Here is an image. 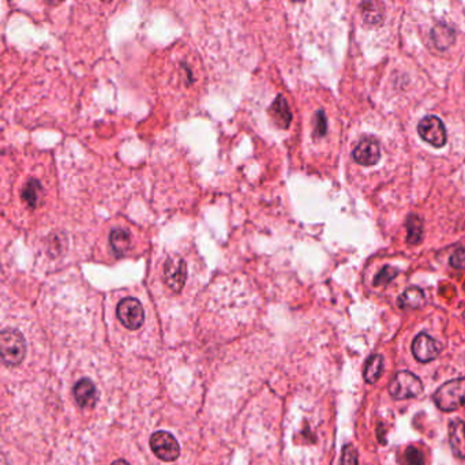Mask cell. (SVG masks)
Returning <instances> with one entry per match:
<instances>
[{"instance_id": "6da1fadb", "label": "cell", "mask_w": 465, "mask_h": 465, "mask_svg": "<svg viewBox=\"0 0 465 465\" xmlns=\"http://www.w3.org/2000/svg\"><path fill=\"white\" fill-rule=\"evenodd\" d=\"M434 403L444 411L452 412L465 405V378L447 381L434 393Z\"/></svg>"}, {"instance_id": "7a4b0ae2", "label": "cell", "mask_w": 465, "mask_h": 465, "mask_svg": "<svg viewBox=\"0 0 465 465\" xmlns=\"http://www.w3.org/2000/svg\"><path fill=\"white\" fill-rule=\"evenodd\" d=\"M1 359L7 366L22 363L26 354V343L18 330L4 329L0 334Z\"/></svg>"}, {"instance_id": "3957f363", "label": "cell", "mask_w": 465, "mask_h": 465, "mask_svg": "<svg viewBox=\"0 0 465 465\" xmlns=\"http://www.w3.org/2000/svg\"><path fill=\"white\" fill-rule=\"evenodd\" d=\"M389 393L396 400L413 399L423 393V384L413 373L400 371L389 385Z\"/></svg>"}, {"instance_id": "277c9868", "label": "cell", "mask_w": 465, "mask_h": 465, "mask_svg": "<svg viewBox=\"0 0 465 465\" xmlns=\"http://www.w3.org/2000/svg\"><path fill=\"white\" fill-rule=\"evenodd\" d=\"M418 133L423 141L434 147H442L447 142L445 124L438 116L428 115L418 124Z\"/></svg>"}, {"instance_id": "5b68a950", "label": "cell", "mask_w": 465, "mask_h": 465, "mask_svg": "<svg viewBox=\"0 0 465 465\" xmlns=\"http://www.w3.org/2000/svg\"><path fill=\"white\" fill-rule=\"evenodd\" d=\"M162 279L169 289L176 294L181 292L187 279V265L184 260L178 255L168 257L164 262Z\"/></svg>"}, {"instance_id": "8992f818", "label": "cell", "mask_w": 465, "mask_h": 465, "mask_svg": "<svg viewBox=\"0 0 465 465\" xmlns=\"http://www.w3.org/2000/svg\"><path fill=\"white\" fill-rule=\"evenodd\" d=\"M116 314L123 326L137 330L145 321V311L141 302L135 298H124L116 307Z\"/></svg>"}, {"instance_id": "52a82bcc", "label": "cell", "mask_w": 465, "mask_h": 465, "mask_svg": "<svg viewBox=\"0 0 465 465\" xmlns=\"http://www.w3.org/2000/svg\"><path fill=\"white\" fill-rule=\"evenodd\" d=\"M153 453L162 461H175L181 454V446L175 437L167 431H157L150 438Z\"/></svg>"}, {"instance_id": "ba28073f", "label": "cell", "mask_w": 465, "mask_h": 465, "mask_svg": "<svg viewBox=\"0 0 465 465\" xmlns=\"http://www.w3.org/2000/svg\"><path fill=\"white\" fill-rule=\"evenodd\" d=\"M441 351V344L427 333H419L412 342V354L415 359L421 363H428L437 359Z\"/></svg>"}, {"instance_id": "9c48e42d", "label": "cell", "mask_w": 465, "mask_h": 465, "mask_svg": "<svg viewBox=\"0 0 465 465\" xmlns=\"http://www.w3.org/2000/svg\"><path fill=\"white\" fill-rule=\"evenodd\" d=\"M354 160L366 167H371L380 162L381 159V146L380 142L373 137H366L358 142L354 149Z\"/></svg>"}, {"instance_id": "30bf717a", "label": "cell", "mask_w": 465, "mask_h": 465, "mask_svg": "<svg viewBox=\"0 0 465 465\" xmlns=\"http://www.w3.org/2000/svg\"><path fill=\"white\" fill-rule=\"evenodd\" d=\"M449 442L454 456L465 460V423L461 419L449 423Z\"/></svg>"}, {"instance_id": "8fae6325", "label": "cell", "mask_w": 465, "mask_h": 465, "mask_svg": "<svg viewBox=\"0 0 465 465\" xmlns=\"http://www.w3.org/2000/svg\"><path fill=\"white\" fill-rule=\"evenodd\" d=\"M74 397L82 408H93L97 401L96 386L90 380L83 378L74 386Z\"/></svg>"}, {"instance_id": "7c38bea8", "label": "cell", "mask_w": 465, "mask_h": 465, "mask_svg": "<svg viewBox=\"0 0 465 465\" xmlns=\"http://www.w3.org/2000/svg\"><path fill=\"white\" fill-rule=\"evenodd\" d=\"M431 41L434 44V47L440 51H446L447 48H450L454 41H456V33L453 30L452 26H449L445 22H440L437 23L433 30H431Z\"/></svg>"}, {"instance_id": "4fadbf2b", "label": "cell", "mask_w": 465, "mask_h": 465, "mask_svg": "<svg viewBox=\"0 0 465 465\" xmlns=\"http://www.w3.org/2000/svg\"><path fill=\"white\" fill-rule=\"evenodd\" d=\"M131 243H133V236L130 231L124 228H115L111 231L109 244L116 257L126 255L131 248Z\"/></svg>"}, {"instance_id": "5bb4252c", "label": "cell", "mask_w": 465, "mask_h": 465, "mask_svg": "<svg viewBox=\"0 0 465 465\" xmlns=\"http://www.w3.org/2000/svg\"><path fill=\"white\" fill-rule=\"evenodd\" d=\"M425 303V292H423V289H421L418 286H411V288L405 289L397 299V306L403 310H416V308L423 307Z\"/></svg>"}, {"instance_id": "9a60e30c", "label": "cell", "mask_w": 465, "mask_h": 465, "mask_svg": "<svg viewBox=\"0 0 465 465\" xmlns=\"http://www.w3.org/2000/svg\"><path fill=\"white\" fill-rule=\"evenodd\" d=\"M42 197H44V187L40 181L30 179L25 183V186L20 191V198L25 205H28V207H32V209L37 207Z\"/></svg>"}, {"instance_id": "2e32d148", "label": "cell", "mask_w": 465, "mask_h": 465, "mask_svg": "<svg viewBox=\"0 0 465 465\" xmlns=\"http://www.w3.org/2000/svg\"><path fill=\"white\" fill-rule=\"evenodd\" d=\"M270 115L282 128H288L292 121V114L289 105L284 96H277V99L270 105Z\"/></svg>"}, {"instance_id": "e0dca14e", "label": "cell", "mask_w": 465, "mask_h": 465, "mask_svg": "<svg viewBox=\"0 0 465 465\" xmlns=\"http://www.w3.org/2000/svg\"><path fill=\"white\" fill-rule=\"evenodd\" d=\"M384 373V358L378 354H374L368 358L364 364L363 377L367 384H375Z\"/></svg>"}, {"instance_id": "ac0fdd59", "label": "cell", "mask_w": 465, "mask_h": 465, "mask_svg": "<svg viewBox=\"0 0 465 465\" xmlns=\"http://www.w3.org/2000/svg\"><path fill=\"white\" fill-rule=\"evenodd\" d=\"M406 241L409 244H419L423 239V220L418 215H411L406 219Z\"/></svg>"}, {"instance_id": "d6986e66", "label": "cell", "mask_w": 465, "mask_h": 465, "mask_svg": "<svg viewBox=\"0 0 465 465\" xmlns=\"http://www.w3.org/2000/svg\"><path fill=\"white\" fill-rule=\"evenodd\" d=\"M362 14H363L364 23L370 26L381 25L384 20V10L380 3H363Z\"/></svg>"}, {"instance_id": "ffe728a7", "label": "cell", "mask_w": 465, "mask_h": 465, "mask_svg": "<svg viewBox=\"0 0 465 465\" xmlns=\"http://www.w3.org/2000/svg\"><path fill=\"white\" fill-rule=\"evenodd\" d=\"M399 274V270L393 266H384L380 273L375 276L374 279V285L375 286H382V285H386V284L393 282L396 279V276Z\"/></svg>"}, {"instance_id": "44dd1931", "label": "cell", "mask_w": 465, "mask_h": 465, "mask_svg": "<svg viewBox=\"0 0 465 465\" xmlns=\"http://www.w3.org/2000/svg\"><path fill=\"white\" fill-rule=\"evenodd\" d=\"M404 461L405 465H425V456L418 447L409 446L405 450Z\"/></svg>"}, {"instance_id": "7402d4cb", "label": "cell", "mask_w": 465, "mask_h": 465, "mask_svg": "<svg viewBox=\"0 0 465 465\" xmlns=\"http://www.w3.org/2000/svg\"><path fill=\"white\" fill-rule=\"evenodd\" d=\"M314 137L315 138H321L326 134L327 130V121H326V115L324 111H318L315 115V121H314Z\"/></svg>"}, {"instance_id": "603a6c76", "label": "cell", "mask_w": 465, "mask_h": 465, "mask_svg": "<svg viewBox=\"0 0 465 465\" xmlns=\"http://www.w3.org/2000/svg\"><path fill=\"white\" fill-rule=\"evenodd\" d=\"M340 465H359L358 452L354 446L348 444L343 447V456H342V464Z\"/></svg>"}, {"instance_id": "cb8c5ba5", "label": "cell", "mask_w": 465, "mask_h": 465, "mask_svg": "<svg viewBox=\"0 0 465 465\" xmlns=\"http://www.w3.org/2000/svg\"><path fill=\"white\" fill-rule=\"evenodd\" d=\"M450 265L454 267V269H459V270H465V248H457L450 260H449Z\"/></svg>"}, {"instance_id": "d4e9b609", "label": "cell", "mask_w": 465, "mask_h": 465, "mask_svg": "<svg viewBox=\"0 0 465 465\" xmlns=\"http://www.w3.org/2000/svg\"><path fill=\"white\" fill-rule=\"evenodd\" d=\"M112 465H130L127 461H124V460H118V461H115V463H112Z\"/></svg>"}, {"instance_id": "484cf974", "label": "cell", "mask_w": 465, "mask_h": 465, "mask_svg": "<svg viewBox=\"0 0 465 465\" xmlns=\"http://www.w3.org/2000/svg\"><path fill=\"white\" fill-rule=\"evenodd\" d=\"M463 317H464V318H465V313H464V315H463Z\"/></svg>"}]
</instances>
